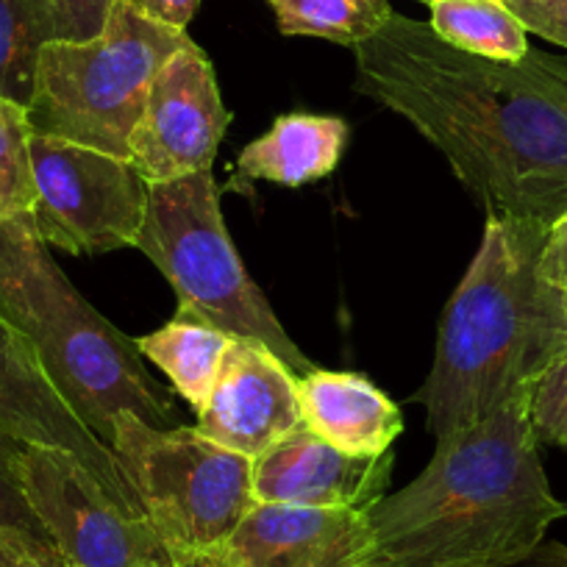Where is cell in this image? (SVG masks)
Returning <instances> with one entry per match:
<instances>
[{
    "instance_id": "19",
    "label": "cell",
    "mask_w": 567,
    "mask_h": 567,
    "mask_svg": "<svg viewBox=\"0 0 567 567\" xmlns=\"http://www.w3.org/2000/svg\"><path fill=\"white\" fill-rule=\"evenodd\" d=\"M56 40L51 0H0V97L31 106L42 48Z\"/></svg>"
},
{
    "instance_id": "8",
    "label": "cell",
    "mask_w": 567,
    "mask_h": 567,
    "mask_svg": "<svg viewBox=\"0 0 567 567\" xmlns=\"http://www.w3.org/2000/svg\"><path fill=\"white\" fill-rule=\"evenodd\" d=\"M14 473L42 532L73 567H167L151 520L125 509L75 454L18 445Z\"/></svg>"
},
{
    "instance_id": "22",
    "label": "cell",
    "mask_w": 567,
    "mask_h": 567,
    "mask_svg": "<svg viewBox=\"0 0 567 567\" xmlns=\"http://www.w3.org/2000/svg\"><path fill=\"white\" fill-rule=\"evenodd\" d=\"M528 417L537 443L567 449V351H561L532 384Z\"/></svg>"
},
{
    "instance_id": "6",
    "label": "cell",
    "mask_w": 567,
    "mask_h": 567,
    "mask_svg": "<svg viewBox=\"0 0 567 567\" xmlns=\"http://www.w3.org/2000/svg\"><path fill=\"white\" fill-rule=\"evenodd\" d=\"M189 42L187 31L114 0L95 40L42 48L29 114L31 134L86 145L128 159V142L162 64Z\"/></svg>"
},
{
    "instance_id": "4",
    "label": "cell",
    "mask_w": 567,
    "mask_h": 567,
    "mask_svg": "<svg viewBox=\"0 0 567 567\" xmlns=\"http://www.w3.org/2000/svg\"><path fill=\"white\" fill-rule=\"evenodd\" d=\"M0 318L29 340L48 379L106 445L120 412L154 429L178 425L171 390L148 373L136 342L70 284L31 215L0 223Z\"/></svg>"
},
{
    "instance_id": "27",
    "label": "cell",
    "mask_w": 567,
    "mask_h": 567,
    "mask_svg": "<svg viewBox=\"0 0 567 567\" xmlns=\"http://www.w3.org/2000/svg\"><path fill=\"white\" fill-rule=\"evenodd\" d=\"M537 272L545 284L567 296V212L548 228L537 259Z\"/></svg>"
},
{
    "instance_id": "18",
    "label": "cell",
    "mask_w": 567,
    "mask_h": 567,
    "mask_svg": "<svg viewBox=\"0 0 567 567\" xmlns=\"http://www.w3.org/2000/svg\"><path fill=\"white\" fill-rule=\"evenodd\" d=\"M432 31L456 51L495 62H520L532 45L528 31L504 0H432Z\"/></svg>"
},
{
    "instance_id": "16",
    "label": "cell",
    "mask_w": 567,
    "mask_h": 567,
    "mask_svg": "<svg viewBox=\"0 0 567 567\" xmlns=\"http://www.w3.org/2000/svg\"><path fill=\"white\" fill-rule=\"evenodd\" d=\"M348 142V123L320 114H281L272 128L237 156V176L301 187L334 173Z\"/></svg>"
},
{
    "instance_id": "3",
    "label": "cell",
    "mask_w": 567,
    "mask_h": 567,
    "mask_svg": "<svg viewBox=\"0 0 567 567\" xmlns=\"http://www.w3.org/2000/svg\"><path fill=\"white\" fill-rule=\"evenodd\" d=\"M545 237L537 223L487 215L445 307L432 373L412 395L437 443L498 412L567 351V296L537 272Z\"/></svg>"
},
{
    "instance_id": "5",
    "label": "cell",
    "mask_w": 567,
    "mask_h": 567,
    "mask_svg": "<svg viewBox=\"0 0 567 567\" xmlns=\"http://www.w3.org/2000/svg\"><path fill=\"white\" fill-rule=\"evenodd\" d=\"M134 248L173 284L176 318L200 320L237 340L261 342L292 373H312L315 364L287 337L228 237L212 171L148 184Z\"/></svg>"
},
{
    "instance_id": "30",
    "label": "cell",
    "mask_w": 567,
    "mask_h": 567,
    "mask_svg": "<svg viewBox=\"0 0 567 567\" xmlns=\"http://www.w3.org/2000/svg\"><path fill=\"white\" fill-rule=\"evenodd\" d=\"M167 567H231L220 550H195V554L173 556Z\"/></svg>"
},
{
    "instance_id": "14",
    "label": "cell",
    "mask_w": 567,
    "mask_h": 567,
    "mask_svg": "<svg viewBox=\"0 0 567 567\" xmlns=\"http://www.w3.org/2000/svg\"><path fill=\"white\" fill-rule=\"evenodd\" d=\"M392 462V451L353 456L301 425L254 460V498L256 504L368 512L384 498Z\"/></svg>"
},
{
    "instance_id": "29",
    "label": "cell",
    "mask_w": 567,
    "mask_h": 567,
    "mask_svg": "<svg viewBox=\"0 0 567 567\" xmlns=\"http://www.w3.org/2000/svg\"><path fill=\"white\" fill-rule=\"evenodd\" d=\"M509 567H567V545L545 539V543H539L526 559L515 561V565Z\"/></svg>"
},
{
    "instance_id": "20",
    "label": "cell",
    "mask_w": 567,
    "mask_h": 567,
    "mask_svg": "<svg viewBox=\"0 0 567 567\" xmlns=\"http://www.w3.org/2000/svg\"><path fill=\"white\" fill-rule=\"evenodd\" d=\"M276 12L278 31L287 37L353 45L379 34L392 18L390 0H267Z\"/></svg>"
},
{
    "instance_id": "15",
    "label": "cell",
    "mask_w": 567,
    "mask_h": 567,
    "mask_svg": "<svg viewBox=\"0 0 567 567\" xmlns=\"http://www.w3.org/2000/svg\"><path fill=\"white\" fill-rule=\"evenodd\" d=\"M303 425L353 456H381L403 432L401 409L364 375L318 370L298 379Z\"/></svg>"
},
{
    "instance_id": "12",
    "label": "cell",
    "mask_w": 567,
    "mask_h": 567,
    "mask_svg": "<svg viewBox=\"0 0 567 567\" xmlns=\"http://www.w3.org/2000/svg\"><path fill=\"white\" fill-rule=\"evenodd\" d=\"M298 379L267 346L234 337L204 406L198 429L217 445L256 460L303 425Z\"/></svg>"
},
{
    "instance_id": "28",
    "label": "cell",
    "mask_w": 567,
    "mask_h": 567,
    "mask_svg": "<svg viewBox=\"0 0 567 567\" xmlns=\"http://www.w3.org/2000/svg\"><path fill=\"white\" fill-rule=\"evenodd\" d=\"M128 3L145 18L182 31H187L189 20L200 7V0H128Z\"/></svg>"
},
{
    "instance_id": "24",
    "label": "cell",
    "mask_w": 567,
    "mask_h": 567,
    "mask_svg": "<svg viewBox=\"0 0 567 567\" xmlns=\"http://www.w3.org/2000/svg\"><path fill=\"white\" fill-rule=\"evenodd\" d=\"M59 20V40L86 42L95 40L106 25L114 0H51Z\"/></svg>"
},
{
    "instance_id": "21",
    "label": "cell",
    "mask_w": 567,
    "mask_h": 567,
    "mask_svg": "<svg viewBox=\"0 0 567 567\" xmlns=\"http://www.w3.org/2000/svg\"><path fill=\"white\" fill-rule=\"evenodd\" d=\"M34 200L29 114L0 97V223L34 215Z\"/></svg>"
},
{
    "instance_id": "26",
    "label": "cell",
    "mask_w": 567,
    "mask_h": 567,
    "mask_svg": "<svg viewBox=\"0 0 567 567\" xmlns=\"http://www.w3.org/2000/svg\"><path fill=\"white\" fill-rule=\"evenodd\" d=\"M51 539L37 537L31 532L0 526V567H64Z\"/></svg>"
},
{
    "instance_id": "31",
    "label": "cell",
    "mask_w": 567,
    "mask_h": 567,
    "mask_svg": "<svg viewBox=\"0 0 567 567\" xmlns=\"http://www.w3.org/2000/svg\"><path fill=\"white\" fill-rule=\"evenodd\" d=\"M423 3H432V0H423Z\"/></svg>"
},
{
    "instance_id": "11",
    "label": "cell",
    "mask_w": 567,
    "mask_h": 567,
    "mask_svg": "<svg viewBox=\"0 0 567 567\" xmlns=\"http://www.w3.org/2000/svg\"><path fill=\"white\" fill-rule=\"evenodd\" d=\"M0 440L48 445L79 456L103 487L125 506L145 515L125 482L114 451L73 412L42 368L40 357L12 323L0 318Z\"/></svg>"
},
{
    "instance_id": "17",
    "label": "cell",
    "mask_w": 567,
    "mask_h": 567,
    "mask_svg": "<svg viewBox=\"0 0 567 567\" xmlns=\"http://www.w3.org/2000/svg\"><path fill=\"white\" fill-rule=\"evenodd\" d=\"M231 340L234 337L226 331L212 329L200 320L173 318L159 331L134 342L142 359H151L171 379L178 395L198 412L215 386Z\"/></svg>"
},
{
    "instance_id": "7",
    "label": "cell",
    "mask_w": 567,
    "mask_h": 567,
    "mask_svg": "<svg viewBox=\"0 0 567 567\" xmlns=\"http://www.w3.org/2000/svg\"><path fill=\"white\" fill-rule=\"evenodd\" d=\"M112 429L109 449L171 559L220 548L256 506L250 456L189 425L154 429L128 412Z\"/></svg>"
},
{
    "instance_id": "1",
    "label": "cell",
    "mask_w": 567,
    "mask_h": 567,
    "mask_svg": "<svg viewBox=\"0 0 567 567\" xmlns=\"http://www.w3.org/2000/svg\"><path fill=\"white\" fill-rule=\"evenodd\" d=\"M353 51V90L409 120L487 215L545 228L565 215L567 59L473 56L403 14Z\"/></svg>"
},
{
    "instance_id": "9",
    "label": "cell",
    "mask_w": 567,
    "mask_h": 567,
    "mask_svg": "<svg viewBox=\"0 0 567 567\" xmlns=\"http://www.w3.org/2000/svg\"><path fill=\"white\" fill-rule=\"evenodd\" d=\"M34 226L68 254H109L136 245L148 182L123 156L31 134Z\"/></svg>"
},
{
    "instance_id": "32",
    "label": "cell",
    "mask_w": 567,
    "mask_h": 567,
    "mask_svg": "<svg viewBox=\"0 0 567 567\" xmlns=\"http://www.w3.org/2000/svg\"><path fill=\"white\" fill-rule=\"evenodd\" d=\"M64 567H73V565H64Z\"/></svg>"
},
{
    "instance_id": "10",
    "label": "cell",
    "mask_w": 567,
    "mask_h": 567,
    "mask_svg": "<svg viewBox=\"0 0 567 567\" xmlns=\"http://www.w3.org/2000/svg\"><path fill=\"white\" fill-rule=\"evenodd\" d=\"M231 112L209 56L193 40L178 48L151 84L128 142V162L148 184L212 171Z\"/></svg>"
},
{
    "instance_id": "13",
    "label": "cell",
    "mask_w": 567,
    "mask_h": 567,
    "mask_svg": "<svg viewBox=\"0 0 567 567\" xmlns=\"http://www.w3.org/2000/svg\"><path fill=\"white\" fill-rule=\"evenodd\" d=\"M231 567H370L368 512L256 504L220 545Z\"/></svg>"
},
{
    "instance_id": "23",
    "label": "cell",
    "mask_w": 567,
    "mask_h": 567,
    "mask_svg": "<svg viewBox=\"0 0 567 567\" xmlns=\"http://www.w3.org/2000/svg\"><path fill=\"white\" fill-rule=\"evenodd\" d=\"M20 443H9L0 440V526L3 528H20V532H31L37 537H45L40 520L31 512L29 501H25L23 487L14 473V451Z\"/></svg>"
},
{
    "instance_id": "2",
    "label": "cell",
    "mask_w": 567,
    "mask_h": 567,
    "mask_svg": "<svg viewBox=\"0 0 567 567\" xmlns=\"http://www.w3.org/2000/svg\"><path fill=\"white\" fill-rule=\"evenodd\" d=\"M528 398L440 440L414 482L370 506V567H509L545 543L567 501L539 462Z\"/></svg>"
},
{
    "instance_id": "25",
    "label": "cell",
    "mask_w": 567,
    "mask_h": 567,
    "mask_svg": "<svg viewBox=\"0 0 567 567\" xmlns=\"http://www.w3.org/2000/svg\"><path fill=\"white\" fill-rule=\"evenodd\" d=\"M504 3L528 34L543 37L567 51V0H504Z\"/></svg>"
}]
</instances>
